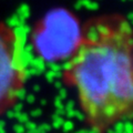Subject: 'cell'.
Instances as JSON below:
<instances>
[{"label":"cell","mask_w":133,"mask_h":133,"mask_svg":"<svg viewBox=\"0 0 133 133\" xmlns=\"http://www.w3.org/2000/svg\"><path fill=\"white\" fill-rule=\"evenodd\" d=\"M133 39L129 20L108 16L88 23L66 62L63 80L74 89L87 125L108 133L133 107Z\"/></svg>","instance_id":"6da1fadb"},{"label":"cell","mask_w":133,"mask_h":133,"mask_svg":"<svg viewBox=\"0 0 133 133\" xmlns=\"http://www.w3.org/2000/svg\"><path fill=\"white\" fill-rule=\"evenodd\" d=\"M26 79L19 37L12 27L0 22V116L17 104Z\"/></svg>","instance_id":"7a4b0ae2"}]
</instances>
